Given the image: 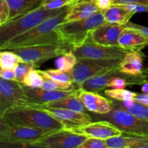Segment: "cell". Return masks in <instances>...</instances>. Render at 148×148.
I'll return each mask as SVG.
<instances>
[{"label":"cell","instance_id":"1f68e13d","mask_svg":"<svg viewBox=\"0 0 148 148\" xmlns=\"http://www.w3.org/2000/svg\"><path fill=\"white\" fill-rule=\"evenodd\" d=\"M121 108H123L124 110H125V111H128V112L130 113V114L139 117V118L143 119H145V120H147L148 121V106L139 103H137L135 101V102L133 103V105H132L131 106L128 107V108H122V107H121Z\"/></svg>","mask_w":148,"mask_h":148},{"label":"cell","instance_id":"e0dca14e","mask_svg":"<svg viewBox=\"0 0 148 148\" xmlns=\"http://www.w3.org/2000/svg\"><path fill=\"white\" fill-rule=\"evenodd\" d=\"M148 45V38L140 31L126 27L119 39V46L127 51L141 52Z\"/></svg>","mask_w":148,"mask_h":148},{"label":"cell","instance_id":"5bb4252c","mask_svg":"<svg viewBox=\"0 0 148 148\" xmlns=\"http://www.w3.org/2000/svg\"><path fill=\"white\" fill-rule=\"evenodd\" d=\"M125 28V25L105 22L90 33V38L92 42L97 44L117 46H119L120 36Z\"/></svg>","mask_w":148,"mask_h":148},{"label":"cell","instance_id":"ac0fdd59","mask_svg":"<svg viewBox=\"0 0 148 148\" xmlns=\"http://www.w3.org/2000/svg\"><path fill=\"white\" fill-rule=\"evenodd\" d=\"M100 12L95 0H85L70 6L64 22L76 21L88 18Z\"/></svg>","mask_w":148,"mask_h":148},{"label":"cell","instance_id":"f35d334b","mask_svg":"<svg viewBox=\"0 0 148 148\" xmlns=\"http://www.w3.org/2000/svg\"><path fill=\"white\" fill-rule=\"evenodd\" d=\"M125 4H139L148 6V0H114V5Z\"/></svg>","mask_w":148,"mask_h":148},{"label":"cell","instance_id":"60d3db41","mask_svg":"<svg viewBox=\"0 0 148 148\" xmlns=\"http://www.w3.org/2000/svg\"><path fill=\"white\" fill-rule=\"evenodd\" d=\"M141 90L143 93H148V81L142 85Z\"/></svg>","mask_w":148,"mask_h":148},{"label":"cell","instance_id":"d590c367","mask_svg":"<svg viewBox=\"0 0 148 148\" xmlns=\"http://www.w3.org/2000/svg\"><path fill=\"white\" fill-rule=\"evenodd\" d=\"M96 6L101 12H104L114 5V0H95Z\"/></svg>","mask_w":148,"mask_h":148},{"label":"cell","instance_id":"83f0119b","mask_svg":"<svg viewBox=\"0 0 148 148\" xmlns=\"http://www.w3.org/2000/svg\"><path fill=\"white\" fill-rule=\"evenodd\" d=\"M43 77L36 69L30 71L23 79V85L31 88H40L43 85Z\"/></svg>","mask_w":148,"mask_h":148},{"label":"cell","instance_id":"2e32d148","mask_svg":"<svg viewBox=\"0 0 148 148\" xmlns=\"http://www.w3.org/2000/svg\"><path fill=\"white\" fill-rule=\"evenodd\" d=\"M38 108V107H36ZM50 113L61 122L63 123L66 129H70L77 126L88 124L92 121V118L86 112H77L64 108H39Z\"/></svg>","mask_w":148,"mask_h":148},{"label":"cell","instance_id":"4316f807","mask_svg":"<svg viewBox=\"0 0 148 148\" xmlns=\"http://www.w3.org/2000/svg\"><path fill=\"white\" fill-rule=\"evenodd\" d=\"M104 93H105L106 96L119 101L134 100V98L137 95V92H134L132 91L128 90L112 89V88L106 90Z\"/></svg>","mask_w":148,"mask_h":148},{"label":"cell","instance_id":"9c48e42d","mask_svg":"<svg viewBox=\"0 0 148 148\" xmlns=\"http://www.w3.org/2000/svg\"><path fill=\"white\" fill-rule=\"evenodd\" d=\"M55 131L12 126L0 120V141L36 142Z\"/></svg>","mask_w":148,"mask_h":148},{"label":"cell","instance_id":"e575fe53","mask_svg":"<svg viewBox=\"0 0 148 148\" xmlns=\"http://www.w3.org/2000/svg\"><path fill=\"white\" fill-rule=\"evenodd\" d=\"M10 10L6 0H0V25L4 24L9 20Z\"/></svg>","mask_w":148,"mask_h":148},{"label":"cell","instance_id":"9a60e30c","mask_svg":"<svg viewBox=\"0 0 148 148\" xmlns=\"http://www.w3.org/2000/svg\"><path fill=\"white\" fill-rule=\"evenodd\" d=\"M77 97L88 111L94 114L103 115L108 114L112 109L111 101L98 92H90L79 89Z\"/></svg>","mask_w":148,"mask_h":148},{"label":"cell","instance_id":"ba28073f","mask_svg":"<svg viewBox=\"0 0 148 148\" xmlns=\"http://www.w3.org/2000/svg\"><path fill=\"white\" fill-rule=\"evenodd\" d=\"M73 51L77 59H123L128 51L120 46H106L97 44L90 38L82 45L73 48Z\"/></svg>","mask_w":148,"mask_h":148},{"label":"cell","instance_id":"f546056e","mask_svg":"<svg viewBox=\"0 0 148 148\" xmlns=\"http://www.w3.org/2000/svg\"><path fill=\"white\" fill-rule=\"evenodd\" d=\"M38 68L36 64L30 62H20L17 66L14 67V73H15V81L23 84V79L30 71Z\"/></svg>","mask_w":148,"mask_h":148},{"label":"cell","instance_id":"b9f144b4","mask_svg":"<svg viewBox=\"0 0 148 148\" xmlns=\"http://www.w3.org/2000/svg\"><path fill=\"white\" fill-rule=\"evenodd\" d=\"M131 148H148V140L145 143H143V144L138 145H136Z\"/></svg>","mask_w":148,"mask_h":148},{"label":"cell","instance_id":"5b68a950","mask_svg":"<svg viewBox=\"0 0 148 148\" xmlns=\"http://www.w3.org/2000/svg\"><path fill=\"white\" fill-rule=\"evenodd\" d=\"M112 109L108 114L99 115L96 119L106 120L118 127L125 134L148 137V121L143 119L121 107L118 106L111 101Z\"/></svg>","mask_w":148,"mask_h":148},{"label":"cell","instance_id":"836d02e7","mask_svg":"<svg viewBox=\"0 0 148 148\" xmlns=\"http://www.w3.org/2000/svg\"><path fill=\"white\" fill-rule=\"evenodd\" d=\"M77 148H108L104 140L88 137Z\"/></svg>","mask_w":148,"mask_h":148},{"label":"cell","instance_id":"74e56055","mask_svg":"<svg viewBox=\"0 0 148 148\" xmlns=\"http://www.w3.org/2000/svg\"><path fill=\"white\" fill-rule=\"evenodd\" d=\"M0 77L1 78L7 80H15V73L14 69H1L0 70Z\"/></svg>","mask_w":148,"mask_h":148},{"label":"cell","instance_id":"603a6c76","mask_svg":"<svg viewBox=\"0 0 148 148\" xmlns=\"http://www.w3.org/2000/svg\"><path fill=\"white\" fill-rule=\"evenodd\" d=\"M32 106L38 107V108H64V109L77 111V112H85L87 110L82 101L78 98L77 95L68 97V98H64V99L53 103L44 104V105H33Z\"/></svg>","mask_w":148,"mask_h":148},{"label":"cell","instance_id":"277c9868","mask_svg":"<svg viewBox=\"0 0 148 148\" xmlns=\"http://www.w3.org/2000/svg\"><path fill=\"white\" fill-rule=\"evenodd\" d=\"M105 22L103 12L100 11L84 20L64 22L55 30L62 43L74 48L86 42L90 37V33Z\"/></svg>","mask_w":148,"mask_h":148},{"label":"cell","instance_id":"7c38bea8","mask_svg":"<svg viewBox=\"0 0 148 148\" xmlns=\"http://www.w3.org/2000/svg\"><path fill=\"white\" fill-rule=\"evenodd\" d=\"M69 130L77 134L86 136L87 137H93L104 140L111 137L121 136L124 134L123 132L114 124L106 120L92 121L88 124L72 127Z\"/></svg>","mask_w":148,"mask_h":148},{"label":"cell","instance_id":"8992f818","mask_svg":"<svg viewBox=\"0 0 148 148\" xmlns=\"http://www.w3.org/2000/svg\"><path fill=\"white\" fill-rule=\"evenodd\" d=\"M72 50H73V47L64 43H60L23 47L9 51L15 53L22 62H30L39 67L46 61L62 56Z\"/></svg>","mask_w":148,"mask_h":148},{"label":"cell","instance_id":"4fadbf2b","mask_svg":"<svg viewBox=\"0 0 148 148\" xmlns=\"http://www.w3.org/2000/svg\"><path fill=\"white\" fill-rule=\"evenodd\" d=\"M79 89L70 90H46L42 88H31L25 86L26 102L25 105H44L68 97L77 95Z\"/></svg>","mask_w":148,"mask_h":148},{"label":"cell","instance_id":"8fae6325","mask_svg":"<svg viewBox=\"0 0 148 148\" xmlns=\"http://www.w3.org/2000/svg\"><path fill=\"white\" fill-rule=\"evenodd\" d=\"M87 138L86 136L64 128L53 132L36 142L47 148H77Z\"/></svg>","mask_w":148,"mask_h":148},{"label":"cell","instance_id":"d6986e66","mask_svg":"<svg viewBox=\"0 0 148 148\" xmlns=\"http://www.w3.org/2000/svg\"><path fill=\"white\" fill-rule=\"evenodd\" d=\"M144 55L141 52L129 51L126 53L119 65L123 73L130 75H140L145 73L143 69Z\"/></svg>","mask_w":148,"mask_h":148},{"label":"cell","instance_id":"7402d4cb","mask_svg":"<svg viewBox=\"0 0 148 148\" xmlns=\"http://www.w3.org/2000/svg\"><path fill=\"white\" fill-rule=\"evenodd\" d=\"M147 140L148 137L123 134L121 136H116L106 140V142L108 148H131L143 144Z\"/></svg>","mask_w":148,"mask_h":148},{"label":"cell","instance_id":"30bf717a","mask_svg":"<svg viewBox=\"0 0 148 148\" xmlns=\"http://www.w3.org/2000/svg\"><path fill=\"white\" fill-rule=\"evenodd\" d=\"M25 86L15 80L0 79V116L12 106L25 105Z\"/></svg>","mask_w":148,"mask_h":148},{"label":"cell","instance_id":"d6a6232c","mask_svg":"<svg viewBox=\"0 0 148 148\" xmlns=\"http://www.w3.org/2000/svg\"><path fill=\"white\" fill-rule=\"evenodd\" d=\"M72 4V0H42L41 6L49 10H57Z\"/></svg>","mask_w":148,"mask_h":148},{"label":"cell","instance_id":"ab89813d","mask_svg":"<svg viewBox=\"0 0 148 148\" xmlns=\"http://www.w3.org/2000/svg\"><path fill=\"white\" fill-rule=\"evenodd\" d=\"M134 101L139 103L148 106V93H137V96L134 98Z\"/></svg>","mask_w":148,"mask_h":148},{"label":"cell","instance_id":"d4e9b609","mask_svg":"<svg viewBox=\"0 0 148 148\" xmlns=\"http://www.w3.org/2000/svg\"><path fill=\"white\" fill-rule=\"evenodd\" d=\"M77 58L75 56L73 50H72L58 57L55 62V65L59 70L71 72L77 64Z\"/></svg>","mask_w":148,"mask_h":148},{"label":"cell","instance_id":"f1b7e54d","mask_svg":"<svg viewBox=\"0 0 148 148\" xmlns=\"http://www.w3.org/2000/svg\"><path fill=\"white\" fill-rule=\"evenodd\" d=\"M43 72L46 74L49 77L59 82H62V83L73 82L72 71H71V72H64V71L59 70L58 69H51L44 70Z\"/></svg>","mask_w":148,"mask_h":148},{"label":"cell","instance_id":"8d00e7d4","mask_svg":"<svg viewBox=\"0 0 148 148\" xmlns=\"http://www.w3.org/2000/svg\"><path fill=\"white\" fill-rule=\"evenodd\" d=\"M125 27L127 28L130 29H134V30H138V31H140L142 33L146 36L148 38V27H146V26L136 24V23H132V22H129L127 25H125Z\"/></svg>","mask_w":148,"mask_h":148},{"label":"cell","instance_id":"3957f363","mask_svg":"<svg viewBox=\"0 0 148 148\" xmlns=\"http://www.w3.org/2000/svg\"><path fill=\"white\" fill-rule=\"evenodd\" d=\"M66 7L57 10H49L40 6L27 14L0 25V46L56 15Z\"/></svg>","mask_w":148,"mask_h":148},{"label":"cell","instance_id":"7a4b0ae2","mask_svg":"<svg viewBox=\"0 0 148 148\" xmlns=\"http://www.w3.org/2000/svg\"><path fill=\"white\" fill-rule=\"evenodd\" d=\"M0 120L12 126H23L38 130L58 131L64 124L48 111L28 105H20L8 108L0 116Z\"/></svg>","mask_w":148,"mask_h":148},{"label":"cell","instance_id":"44dd1931","mask_svg":"<svg viewBox=\"0 0 148 148\" xmlns=\"http://www.w3.org/2000/svg\"><path fill=\"white\" fill-rule=\"evenodd\" d=\"M103 13L106 22L121 25H127L134 14L121 4H114Z\"/></svg>","mask_w":148,"mask_h":148},{"label":"cell","instance_id":"6da1fadb","mask_svg":"<svg viewBox=\"0 0 148 148\" xmlns=\"http://www.w3.org/2000/svg\"><path fill=\"white\" fill-rule=\"evenodd\" d=\"M69 7L66 6L56 15L45 20L29 31L9 40L0 46V50H13L23 47L62 43L55 28L64 22Z\"/></svg>","mask_w":148,"mask_h":148},{"label":"cell","instance_id":"52a82bcc","mask_svg":"<svg viewBox=\"0 0 148 148\" xmlns=\"http://www.w3.org/2000/svg\"><path fill=\"white\" fill-rule=\"evenodd\" d=\"M121 60L122 59L105 60L78 59L77 63L72 69L73 82L80 88L85 81L92 77L119 67Z\"/></svg>","mask_w":148,"mask_h":148},{"label":"cell","instance_id":"4dcf8cb0","mask_svg":"<svg viewBox=\"0 0 148 148\" xmlns=\"http://www.w3.org/2000/svg\"><path fill=\"white\" fill-rule=\"evenodd\" d=\"M0 148H47L37 142L0 141Z\"/></svg>","mask_w":148,"mask_h":148},{"label":"cell","instance_id":"484cf974","mask_svg":"<svg viewBox=\"0 0 148 148\" xmlns=\"http://www.w3.org/2000/svg\"><path fill=\"white\" fill-rule=\"evenodd\" d=\"M20 62H22L20 58L12 51L1 50L0 52L1 69H14Z\"/></svg>","mask_w":148,"mask_h":148},{"label":"cell","instance_id":"7bdbcfd3","mask_svg":"<svg viewBox=\"0 0 148 148\" xmlns=\"http://www.w3.org/2000/svg\"><path fill=\"white\" fill-rule=\"evenodd\" d=\"M144 72L146 74V75H147V77H148V66L147 68H145V69H144Z\"/></svg>","mask_w":148,"mask_h":148},{"label":"cell","instance_id":"cb8c5ba5","mask_svg":"<svg viewBox=\"0 0 148 148\" xmlns=\"http://www.w3.org/2000/svg\"><path fill=\"white\" fill-rule=\"evenodd\" d=\"M38 71L43 79V85L40 88L42 89L46 90H70L80 89V88L74 82H69V83L59 82L49 77L46 74L43 72V71Z\"/></svg>","mask_w":148,"mask_h":148},{"label":"cell","instance_id":"ffe728a7","mask_svg":"<svg viewBox=\"0 0 148 148\" xmlns=\"http://www.w3.org/2000/svg\"><path fill=\"white\" fill-rule=\"evenodd\" d=\"M10 7L9 20H12L41 6L42 0H6Z\"/></svg>","mask_w":148,"mask_h":148}]
</instances>
